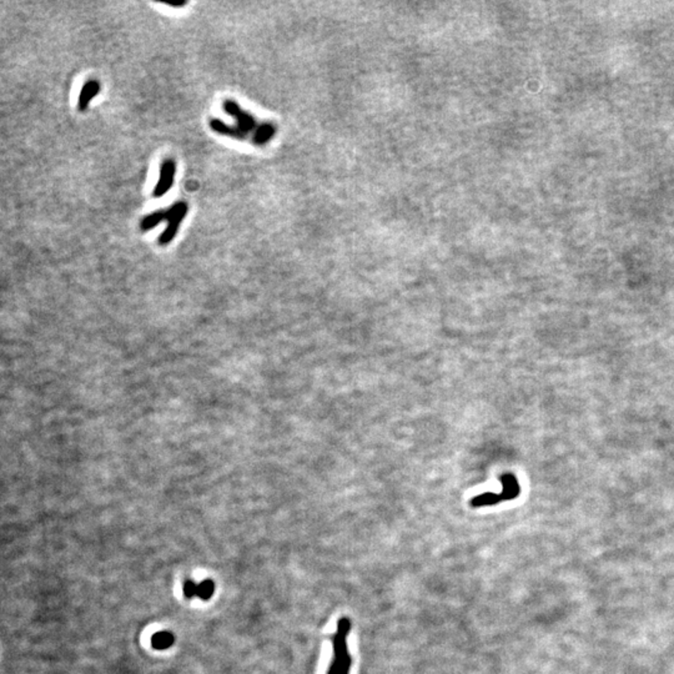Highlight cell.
Returning <instances> with one entry per match:
<instances>
[{
  "label": "cell",
  "instance_id": "1",
  "mask_svg": "<svg viewBox=\"0 0 674 674\" xmlns=\"http://www.w3.org/2000/svg\"><path fill=\"white\" fill-rule=\"evenodd\" d=\"M222 108H224V111L227 114L232 116L236 120V125L232 127V125H229L227 122H222L220 119H211L210 122H209L211 130H214V132L220 134V135H224V137H232V139L244 140V142L251 139V142H253V135H255V132L261 124H258V120L250 113L244 110L243 108L239 105L236 101H232V99L224 101Z\"/></svg>",
  "mask_w": 674,
  "mask_h": 674
},
{
  "label": "cell",
  "instance_id": "2",
  "mask_svg": "<svg viewBox=\"0 0 674 674\" xmlns=\"http://www.w3.org/2000/svg\"><path fill=\"white\" fill-rule=\"evenodd\" d=\"M188 210H189L188 204L185 201H179L168 209H160L145 216L140 222V229L142 232H149L153 227H158L160 222H168L165 232L159 236V245L166 246L176 236L181 222L184 220L185 216L188 215Z\"/></svg>",
  "mask_w": 674,
  "mask_h": 674
},
{
  "label": "cell",
  "instance_id": "3",
  "mask_svg": "<svg viewBox=\"0 0 674 674\" xmlns=\"http://www.w3.org/2000/svg\"><path fill=\"white\" fill-rule=\"evenodd\" d=\"M351 631V622L343 617L337 623V632L332 637L333 659L327 674H348L351 669V656L348 653V636Z\"/></svg>",
  "mask_w": 674,
  "mask_h": 674
},
{
  "label": "cell",
  "instance_id": "4",
  "mask_svg": "<svg viewBox=\"0 0 674 674\" xmlns=\"http://www.w3.org/2000/svg\"><path fill=\"white\" fill-rule=\"evenodd\" d=\"M176 174V163L173 159H165L160 166V178L154 188V198H161L171 189Z\"/></svg>",
  "mask_w": 674,
  "mask_h": 674
},
{
  "label": "cell",
  "instance_id": "5",
  "mask_svg": "<svg viewBox=\"0 0 674 674\" xmlns=\"http://www.w3.org/2000/svg\"><path fill=\"white\" fill-rule=\"evenodd\" d=\"M101 93V84L98 80H88L80 91L79 101H78V109L80 111H85L89 108L90 101L94 99L96 95Z\"/></svg>",
  "mask_w": 674,
  "mask_h": 674
},
{
  "label": "cell",
  "instance_id": "6",
  "mask_svg": "<svg viewBox=\"0 0 674 674\" xmlns=\"http://www.w3.org/2000/svg\"><path fill=\"white\" fill-rule=\"evenodd\" d=\"M501 482L503 486L502 495L505 497L506 501L513 500V498H516L517 496L520 495V486H518L516 477L513 474L502 476Z\"/></svg>",
  "mask_w": 674,
  "mask_h": 674
},
{
  "label": "cell",
  "instance_id": "7",
  "mask_svg": "<svg viewBox=\"0 0 674 674\" xmlns=\"http://www.w3.org/2000/svg\"><path fill=\"white\" fill-rule=\"evenodd\" d=\"M275 134H276V127L275 125H273L271 122H263L260 127H258V130L255 132L253 135V144L255 145H265L274 137Z\"/></svg>",
  "mask_w": 674,
  "mask_h": 674
},
{
  "label": "cell",
  "instance_id": "8",
  "mask_svg": "<svg viewBox=\"0 0 674 674\" xmlns=\"http://www.w3.org/2000/svg\"><path fill=\"white\" fill-rule=\"evenodd\" d=\"M175 638L170 632H158L152 637V646L158 651L168 649L174 644Z\"/></svg>",
  "mask_w": 674,
  "mask_h": 674
},
{
  "label": "cell",
  "instance_id": "9",
  "mask_svg": "<svg viewBox=\"0 0 674 674\" xmlns=\"http://www.w3.org/2000/svg\"><path fill=\"white\" fill-rule=\"evenodd\" d=\"M215 592V583L211 580L202 581L198 585V597H200L202 600H210Z\"/></svg>",
  "mask_w": 674,
  "mask_h": 674
},
{
  "label": "cell",
  "instance_id": "10",
  "mask_svg": "<svg viewBox=\"0 0 674 674\" xmlns=\"http://www.w3.org/2000/svg\"><path fill=\"white\" fill-rule=\"evenodd\" d=\"M183 590H184V595L186 598H193V597L198 595V585L194 581H185Z\"/></svg>",
  "mask_w": 674,
  "mask_h": 674
}]
</instances>
